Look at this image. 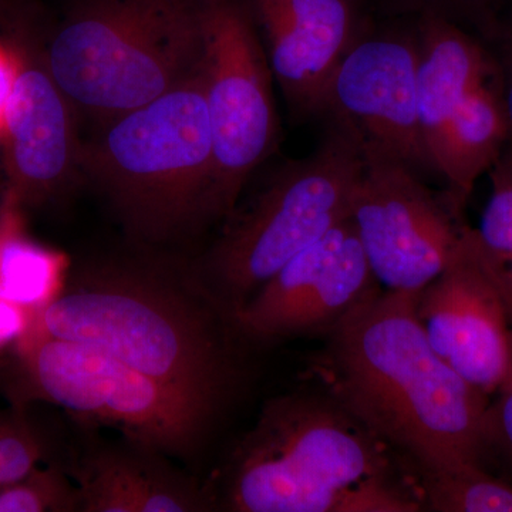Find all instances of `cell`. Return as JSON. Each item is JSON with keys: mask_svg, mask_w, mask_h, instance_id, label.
<instances>
[{"mask_svg": "<svg viewBox=\"0 0 512 512\" xmlns=\"http://www.w3.org/2000/svg\"><path fill=\"white\" fill-rule=\"evenodd\" d=\"M26 333L103 350L217 416L241 383L231 313L201 275L154 259L76 266Z\"/></svg>", "mask_w": 512, "mask_h": 512, "instance_id": "1", "label": "cell"}, {"mask_svg": "<svg viewBox=\"0 0 512 512\" xmlns=\"http://www.w3.org/2000/svg\"><path fill=\"white\" fill-rule=\"evenodd\" d=\"M419 293L370 296L330 330L320 359L330 396L410 463L416 480L485 467L491 404L431 348L417 315Z\"/></svg>", "mask_w": 512, "mask_h": 512, "instance_id": "2", "label": "cell"}, {"mask_svg": "<svg viewBox=\"0 0 512 512\" xmlns=\"http://www.w3.org/2000/svg\"><path fill=\"white\" fill-rule=\"evenodd\" d=\"M389 447L332 396L269 400L221 477L235 512H413L416 485L397 478Z\"/></svg>", "mask_w": 512, "mask_h": 512, "instance_id": "3", "label": "cell"}, {"mask_svg": "<svg viewBox=\"0 0 512 512\" xmlns=\"http://www.w3.org/2000/svg\"><path fill=\"white\" fill-rule=\"evenodd\" d=\"M204 52L200 0H76L42 59L101 126L190 82Z\"/></svg>", "mask_w": 512, "mask_h": 512, "instance_id": "4", "label": "cell"}, {"mask_svg": "<svg viewBox=\"0 0 512 512\" xmlns=\"http://www.w3.org/2000/svg\"><path fill=\"white\" fill-rule=\"evenodd\" d=\"M86 174L127 231L147 244L211 221L214 153L201 72L101 124L80 150Z\"/></svg>", "mask_w": 512, "mask_h": 512, "instance_id": "5", "label": "cell"}, {"mask_svg": "<svg viewBox=\"0 0 512 512\" xmlns=\"http://www.w3.org/2000/svg\"><path fill=\"white\" fill-rule=\"evenodd\" d=\"M323 119L325 134L311 156L279 167L251 201L229 215L212 248L200 275L231 316L296 255L352 214L362 144L345 121Z\"/></svg>", "mask_w": 512, "mask_h": 512, "instance_id": "6", "label": "cell"}, {"mask_svg": "<svg viewBox=\"0 0 512 512\" xmlns=\"http://www.w3.org/2000/svg\"><path fill=\"white\" fill-rule=\"evenodd\" d=\"M0 393L10 404L45 402L103 424L167 457L200 450L218 416L103 350L26 333L0 356Z\"/></svg>", "mask_w": 512, "mask_h": 512, "instance_id": "7", "label": "cell"}, {"mask_svg": "<svg viewBox=\"0 0 512 512\" xmlns=\"http://www.w3.org/2000/svg\"><path fill=\"white\" fill-rule=\"evenodd\" d=\"M200 8L214 153L211 220H227L249 177L274 154L281 127L274 76L247 2L200 0Z\"/></svg>", "mask_w": 512, "mask_h": 512, "instance_id": "8", "label": "cell"}, {"mask_svg": "<svg viewBox=\"0 0 512 512\" xmlns=\"http://www.w3.org/2000/svg\"><path fill=\"white\" fill-rule=\"evenodd\" d=\"M464 210L406 165L363 151L350 218L386 291L421 292L450 265L471 229Z\"/></svg>", "mask_w": 512, "mask_h": 512, "instance_id": "9", "label": "cell"}, {"mask_svg": "<svg viewBox=\"0 0 512 512\" xmlns=\"http://www.w3.org/2000/svg\"><path fill=\"white\" fill-rule=\"evenodd\" d=\"M416 19L375 16L340 63L325 116L349 124L362 144L414 173H436L419 120ZM437 174V173H436Z\"/></svg>", "mask_w": 512, "mask_h": 512, "instance_id": "10", "label": "cell"}, {"mask_svg": "<svg viewBox=\"0 0 512 512\" xmlns=\"http://www.w3.org/2000/svg\"><path fill=\"white\" fill-rule=\"evenodd\" d=\"M379 288L348 218L276 272L232 320L241 338L255 342L329 333Z\"/></svg>", "mask_w": 512, "mask_h": 512, "instance_id": "11", "label": "cell"}, {"mask_svg": "<svg viewBox=\"0 0 512 512\" xmlns=\"http://www.w3.org/2000/svg\"><path fill=\"white\" fill-rule=\"evenodd\" d=\"M417 315L431 348L467 382L498 393L511 362V319L476 229L450 265L419 293Z\"/></svg>", "mask_w": 512, "mask_h": 512, "instance_id": "12", "label": "cell"}, {"mask_svg": "<svg viewBox=\"0 0 512 512\" xmlns=\"http://www.w3.org/2000/svg\"><path fill=\"white\" fill-rule=\"evenodd\" d=\"M295 120L322 117L340 63L375 18L369 0H245Z\"/></svg>", "mask_w": 512, "mask_h": 512, "instance_id": "13", "label": "cell"}, {"mask_svg": "<svg viewBox=\"0 0 512 512\" xmlns=\"http://www.w3.org/2000/svg\"><path fill=\"white\" fill-rule=\"evenodd\" d=\"M18 74L3 117L8 192L20 207L62 195L80 173L76 109L42 55L19 50Z\"/></svg>", "mask_w": 512, "mask_h": 512, "instance_id": "14", "label": "cell"}, {"mask_svg": "<svg viewBox=\"0 0 512 512\" xmlns=\"http://www.w3.org/2000/svg\"><path fill=\"white\" fill-rule=\"evenodd\" d=\"M69 474L80 512H197L215 505L210 487L171 466L164 454L128 439L92 444Z\"/></svg>", "mask_w": 512, "mask_h": 512, "instance_id": "15", "label": "cell"}, {"mask_svg": "<svg viewBox=\"0 0 512 512\" xmlns=\"http://www.w3.org/2000/svg\"><path fill=\"white\" fill-rule=\"evenodd\" d=\"M414 19L419 37V120L434 164L458 104L477 84L498 77V70L490 49L474 33L440 16Z\"/></svg>", "mask_w": 512, "mask_h": 512, "instance_id": "16", "label": "cell"}, {"mask_svg": "<svg viewBox=\"0 0 512 512\" xmlns=\"http://www.w3.org/2000/svg\"><path fill=\"white\" fill-rule=\"evenodd\" d=\"M511 140L500 79L477 84L458 104L434 156L436 173L446 180L447 194L460 207H467L478 178L490 171Z\"/></svg>", "mask_w": 512, "mask_h": 512, "instance_id": "17", "label": "cell"}, {"mask_svg": "<svg viewBox=\"0 0 512 512\" xmlns=\"http://www.w3.org/2000/svg\"><path fill=\"white\" fill-rule=\"evenodd\" d=\"M20 208L8 195L0 207V299L35 312L62 289L67 264L62 254L26 235Z\"/></svg>", "mask_w": 512, "mask_h": 512, "instance_id": "18", "label": "cell"}, {"mask_svg": "<svg viewBox=\"0 0 512 512\" xmlns=\"http://www.w3.org/2000/svg\"><path fill=\"white\" fill-rule=\"evenodd\" d=\"M423 507L440 512H512V481L483 466L417 478Z\"/></svg>", "mask_w": 512, "mask_h": 512, "instance_id": "19", "label": "cell"}, {"mask_svg": "<svg viewBox=\"0 0 512 512\" xmlns=\"http://www.w3.org/2000/svg\"><path fill=\"white\" fill-rule=\"evenodd\" d=\"M488 175L491 194L476 234L485 262L503 292L512 330V140Z\"/></svg>", "mask_w": 512, "mask_h": 512, "instance_id": "20", "label": "cell"}, {"mask_svg": "<svg viewBox=\"0 0 512 512\" xmlns=\"http://www.w3.org/2000/svg\"><path fill=\"white\" fill-rule=\"evenodd\" d=\"M508 2L510 0H369V5L373 15L380 18L440 16L485 42Z\"/></svg>", "mask_w": 512, "mask_h": 512, "instance_id": "21", "label": "cell"}, {"mask_svg": "<svg viewBox=\"0 0 512 512\" xmlns=\"http://www.w3.org/2000/svg\"><path fill=\"white\" fill-rule=\"evenodd\" d=\"M79 511L76 484L59 466L36 467L16 483L0 488V512Z\"/></svg>", "mask_w": 512, "mask_h": 512, "instance_id": "22", "label": "cell"}, {"mask_svg": "<svg viewBox=\"0 0 512 512\" xmlns=\"http://www.w3.org/2000/svg\"><path fill=\"white\" fill-rule=\"evenodd\" d=\"M45 453V440L30 420L29 406L10 404L0 412V488L32 473Z\"/></svg>", "mask_w": 512, "mask_h": 512, "instance_id": "23", "label": "cell"}, {"mask_svg": "<svg viewBox=\"0 0 512 512\" xmlns=\"http://www.w3.org/2000/svg\"><path fill=\"white\" fill-rule=\"evenodd\" d=\"M500 460L512 476V384L501 387L485 424V460ZM512 481V477H510Z\"/></svg>", "mask_w": 512, "mask_h": 512, "instance_id": "24", "label": "cell"}, {"mask_svg": "<svg viewBox=\"0 0 512 512\" xmlns=\"http://www.w3.org/2000/svg\"><path fill=\"white\" fill-rule=\"evenodd\" d=\"M484 43L497 64L501 92L512 123V0L498 16L493 32Z\"/></svg>", "mask_w": 512, "mask_h": 512, "instance_id": "25", "label": "cell"}, {"mask_svg": "<svg viewBox=\"0 0 512 512\" xmlns=\"http://www.w3.org/2000/svg\"><path fill=\"white\" fill-rule=\"evenodd\" d=\"M32 312L0 299V356L5 355L28 332Z\"/></svg>", "mask_w": 512, "mask_h": 512, "instance_id": "26", "label": "cell"}, {"mask_svg": "<svg viewBox=\"0 0 512 512\" xmlns=\"http://www.w3.org/2000/svg\"><path fill=\"white\" fill-rule=\"evenodd\" d=\"M16 74H18L16 53L0 49V131H2L6 106L15 86Z\"/></svg>", "mask_w": 512, "mask_h": 512, "instance_id": "27", "label": "cell"}, {"mask_svg": "<svg viewBox=\"0 0 512 512\" xmlns=\"http://www.w3.org/2000/svg\"><path fill=\"white\" fill-rule=\"evenodd\" d=\"M508 384H512V342H511V362H510V370H508L507 379H505V382L503 386H508Z\"/></svg>", "mask_w": 512, "mask_h": 512, "instance_id": "28", "label": "cell"}, {"mask_svg": "<svg viewBox=\"0 0 512 512\" xmlns=\"http://www.w3.org/2000/svg\"><path fill=\"white\" fill-rule=\"evenodd\" d=\"M5 16V0H0V19Z\"/></svg>", "mask_w": 512, "mask_h": 512, "instance_id": "29", "label": "cell"}]
</instances>
